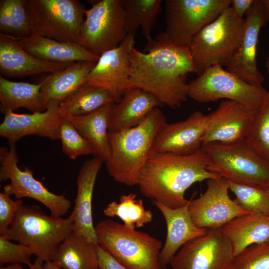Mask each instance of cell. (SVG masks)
<instances>
[{
	"instance_id": "obj_26",
	"label": "cell",
	"mask_w": 269,
	"mask_h": 269,
	"mask_svg": "<svg viewBox=\"0 0 269 269\" xmlns=\"http://www.w3.org/2000/svg\"><path fill=\"white\" fill-rule=\"evenodd\" d=\"M162 105L153 95L138 88H133L116 103L109 132L121 131L135 127L153 109Z\"/></svg>"
},
{
	"instance_id": "obj_32",
	"label": "cell",
	"mask_w": 269,
	"mask_h": 269,
	"mask_svg": "<svg viewBox=\"0 0 269 269\" xmlns=\"http://www.w3.org/2000/svg\"><path fill=\"white\" fill-rule=\"evenodd\" d=\"M105 216L113 218L118 217L127 227L135 229L141 228L152 220V213L144 208L142 199H137L135 193L123 194L120 202L113 201L103 210Z\"/></svg>"
},
{
	"instance_id": "obj_33",
	"label": "cell",
	"mask_w": 269,
	"mask_h": 269,
	"mask_svg": "<svg viewBox=\"0 0 269 269\" xmlns=\"http://www.w3.org/2000/svg\"><path fill=\"white\" fill-rule=\"evenodd\" d=\"M32 34L24 0H0V34L25 37Z\"/></svg>"
},
{
	"instance_id": "obj_1",
	"label": "cell",
	"mask_w": 269,
	"mask_h": 269,
	"mask_svg": "<svg viewBox=\"0 0 269 269\" xmlns=\"http://www.w3.org/2000/svg\"><path fill=\"white\" fill-rule=\"evenodd\" d=\"M131 82L153 95L163 105L176 109L188 97L187 75L198 73L188 46L173 43L163 32L147 41L144 52L131 53Z\"/></svg>"
},
{
	"instance_id": "obj_40",
	"label": "cell",
	"mask_w": 269,
	"mask_h": 269,
	"mask_svg": "<svg viewBox=\"0 0 269 269\" xmlns=\"http://www.w3.org/2000/svg\"><path fill=\"white\" fill-rule=\"evenodd\" d=\"M96 250L99 268L101 269H127L104 251L98 244L96 245Z\"/></svg>"
},
{
	"instance_id": "obj_4",
	"label": "cell",
	"mask_w": 269,
	"mask_h": 269,
	"mask_svg": "<svg viewBox=\"0 0 269 269\" xmlns=\"http://www.w3.org/2000/svg\"><path fill=\"white\" fill-rule=\"evenodd\" d=\"M95 228L98 244L126 269H163L158 239L111 219L100 221Z\"/></svg>"
},
{
	"instance_id": "obj_47",
	"label": "cell",
	"mask_w": 269,
	"mask_h": 269,
	"mask_svg": "<svg viewBox=\"0 0 269 269\" xmlns=\"http://www.w3.org/2000/svg\"><path fill=\"white\" fill-rule=\"evenodd\" d=\"M99 269H101L100 268H99Z\"/></svg>"
},
{
	"instance_id": "obj_13",
	"label": "cell",
	"mask_w": 269,
	"mask_h": 269,
	"mask_svg": "<svg viewBox=\"0 0 269 269\" xmlns=\"http://www.w3.org/2000/svg\"><path fill=\"white\" fill-rule=\"evenodd\" d=\"M234 255L232 246L221 229L184 244L169 265L172 269H227Z\"/></svg>"
},
{
	"instance_id": "obj_31",
	"label": "cell",
	"mask_w": 269,
	"mask_h": 269,
	"mask_svg": "<svg viewBox=\"0 0 269 269\" xmlns=\"http://www.w3.org/2000/svg\"><path fill=\"white\" fill-rule=\"evenodd\" d=\"M125 15L126 34L134 36L138 28L147 41L161 11V0H122Z\"/></svg>"
},
{
	"instance_id": "obj_23",
	"label": "cell",
	"mask_w": 269,
	"mask_h": 269,
	"mask_svg": "<svg viewBox=\"0 0 269 269\" xmlns=\"http://www.w3.org/2000/svg\"><path fill=\"white\" fill-rule=\"evenodd\" d=\"M6 37L30 54L46 61L62 63L97 62L99 58L80 45L62 42L35 34L25 37Z\"/></svg>"
},
{
	"instance_id": "obj_2",
	"label": "cell",
	"mask_w": 269,
	"mask_h": 269,
	"mask_svg": "<svg viewBox=\"0 0 269 269\" xmlns=\"http://www.w3.org/2000/svg\"><path fill=\"white\" fill-rule=\"evenodd\" d=\"M221 177L209 171L201 148L187 155L168 152L154 153L140 173L137 185L141 193L152 200L171 208L187 205L185 191L193 184Z\"/></svg>"
},
{
	"instance_id": "obj_20",
	"label": "cell",
	"mask_w": 269,
	"mask_h": 269,
	"mask_svg": "<svg viewBox=\"0 0 269 269\" xmlns=\"http://www.w3.org/2000/svg\"><path fill=\"white\" fill-rule=\"evenodd\" d=\"M103 160L95 156L85 162L76 179L77 194L73 209L69 216L72 222V232L90 242L97 245L92 213V200L95 181Z\"/></svg>"
},
{
	"instance_id": "obj_27",
	"label": "cell",
	"mask_w": 269,
	"mask_h": 269,
	"mask_svg": "<svg viewBox=\"0 0 269 269\" xmlns=\"http://www.w3.org/2000/svg\"><path fill=\"white\" fill-rule=\"evenodd\" d=\"M97 62H76L64 70L49 73L40 82V91L45 99L46 107L51 104L59 106L66 98L84 85Z\"/></svg>"
},
{
	"instance_id": "obj_7",
	"label": "cell",
	"mask_w": 269,
	"mask_h": 269,
	"mask_svg": "<svg viewBox=\"0 0 269 269\" xmlns=\"http://www.w3.org/2000/svg\"><path fill=\"white\" fill-rule=\"evenodd\" d=\"M245 18H239L231 6L205 26L188 46L198 74L215 65L228 66L242 40Z\"/></svg>"
},
{
	"instance_id": "obj_30",
	"label": "cell",
	"mask_w": 269,
	"mask_h": 269,
	"mask_svg": "<svg viewBox=\"0 0 269 269\" xmlns=\"http://www.w3.org/2000/svg\"><path fill=\"white\" fill-rule=\"evenodd\" d=\"M112 102L115 101L108 91L84 84L61 102L58 110L61 116L79 117Z\"/></svg>"
},
{
	"instance_id": "obj_34",
	"label": "cell",
	"mask_w": 269,
	"mask_h": 269,
	"mask_svg": "<svg viewBox=\"0 0 269 269\" xmlns=\"http://www.w3.org/2000/svg\"><path fill=\"white\" fill-rule=\"evenodd\" d=\"M245 139L269 164V91L262 105L256 111Z\"/></svg>"
},
{
	"instance_id": "obj_9",
	"label": "cell",
	"mask_w": 269,
	"mask_h": 269,
	"mask_svg": "<svg viewBox=\"0 0 269 269\" xmlns=\"http://www.w3.org/2000/svg\"><path fill=\"white\" fill-rule=\"evenodd\" d=\"M188 86V97L198 103L226 99L254 110L261 107L268 93L263 86L248 83L219 65L205 69Z\"/></svg>"
},
{
	"instance_id": "obj_43",
	"label": "cell",
	"mask_w": 269,
	"mask_h": 269,
	"mask_svg": "<svg viewBox=\"0 0 269 269\" xmlns=\"http://www.w3.org/2000/svg\"><path fill=\"white\" fill-rule=\"evenodd\" d=\"M44 262L39 258H36L29 269H43Z\"/></svg>"
},
{
	"instance_id": "obj_41",
	"label": "cell",
	"mask_w": 269,
	"mask_h": 269,
	"mask_svg": "<svg viewBox=\"0 0 269 269\" xmlns=\"http://www.w3.org/2000/svg\"><path fill=\"white\" fill-rule=\"evenodd\" d=\"M255 0H231V7L235 14L240 19H244V15L251 7Z\"/></svg>"
},
{
	"instance_id": "obj_29",
	"label": "cell",
	"mask_w": 269,
	"mask_h": 269,
	"mask_svg": "<svg viewBox=\"0 0 269 269\" xmlns=\"http://www.w3.org/2000/svg\"><path fill=\"white\" fill-rule=\"evenodd\" d=\"M96 245L72 232L60 244L52 261L62 269H99Z\"/></svg>"
},
{
	"instance_id": "obj_14",
	"label": "cell",
	"mask_w": 269,
	"mask_h": 269,
	"mask_svg": "<svg viewBox=\"0 0 269 269\" xmlns=\"http://www.w3.org/2000/svg\"><path fill=\"white\" fill-rule=\"evenodd\" d=\"M134 36L127 34L119 46L104 53L88 74L86 83L108 91L116 103L135 88L131 82V53Z\"/></svg>"
},
{
	"instance_id": "obj_11",
	"label": "cell",
	"mask_w": 269,
	"mask_h": 269,
	"mask_svg": "<svg viewBox=\"0 0 269 269\" xmlns=\"http://www.w3.org/2000/svg\"><path fill=\"white\" fill-rule=\"evenodd\" d=\"M231 0H166L164 1L167 39L189 46L205 26L230 6Z\"/></svg>"
},
{
	"instance_id": "obj_44",
	"label": "cell",
	"mask_w": 269,
	"mask_h": 269,
	"mask_svg": "<svg viewBox=\"0 0 269 269\" xmlns=\"http://www.w3.org/2000/svg\"><path fill=\"white\" fill-rule=\"evenodd\" d=\"M266 20L269 22V0H263Z\"/></svg>"
},
{
	"instance_id": "obj_16",
	"label": "cell",
	"mask_w": 269,
	"mask_h": 269,
	"mask_svg": "<svg viewBox=\"0 0 269 269\" xmlns=\"http://www.w3.org/2000/svg\"><path fill=\"white\" fill-rule=\"evenodd\" d=\"M266 23L263 0H255L246 14L240 44L226 69L247 83L260 87L265 78L257 66V50L260 30Z\"/></svg>"
},
{
	"instance_id": "obj_38",
	"label": "cell",
	"mask_w": 269,
	"mask_h": 269,
	"mask_svg": "<svg viewBox=\"0 0 269 269\" xmlns=\"http://www.w3.org/2000/svg\"><path fill=\"white\" fill-rule=\"evenodd\" d=\"M32 250L20 243L15 244L5 237L0 235V264H25L31 267L33 264Z\"/></svg>"
},
{
	"instance_id": "obj_17",
	"label": "cell",
	"mask_w": 269,
	"mask_h": 269,
	"mask_svg": "<svg viewBox=\"0 0 269 269\" xmlns=\"http://www.w3.org/2000/svg\"><path fill=\"white\" fill-rule=\"evenodd\" d=\"M256 110L230 100L222 101L208 114V123L202 146L219 142L231 143L245 139Z\"/></svg>"
},
{
	"instance_id": "obj_36",
	"label": "cell",
	"mask_w": 269,
	"mask_h": 269,
	"mask_svg": "<svg viewBox=\"0 0 269 269\" xmlns=\"http://www.w3.org/2000/svg\"><path fill=\"white\" fill-rule=\"evenodd\" d=\"M58 135L61 141L62 151L69 158L75 159L82 155H94L90 143L65 117L61 116L60 119Z\"/></svg>"
},
{
	"instance_id": "obj_15",
	"label": "cell",
	"mask_w": 269,
	"mask_h": 269,
	"mask_svg": "<svg viewBox=\"0 0 269 269\" xmlns=\"http://www.w3.org/2000/svg\"><path fill=\"white\" fill-rule=\"evenodd\" d=\"M228 181L222 178L209 179L205 192L191 199L189 212L192 221L200 228H221L234 218L251 213L243 210L229 195Z\"/></svg>"
},
{
	"instance_id": "obj_5",
	"label": "cell",
	"mask_w": 269,
	"mask_h": 269,
	"mask_svg": "<svg viewBox=\"0 0 269 269\" xmlns=\"http://www.w3.org/2000/svg\"><path fill=\"white\" fill-rule=\"evenodd\" d=\"M72 232V222L48 215L37 205H22L3 236L28 247L36 258L53 261L64 239Z\"/></svg>"
},
{
	"instance_id": "obj_12",
	"label": "cell",
	"mask_w": 269,
	"mask_h": 269,
	"mask_svg": "<svg viewBox=\"0 0 269 269\" xmlns=\"http://www.w3.org/2000/svg\"><path fill=\"white\" fill-rule=\"evenodd\" d=\"M18 162L15 144H9V147H0V181L10 180L4 186L3 192L14 195L17 199L27 197L36 200L46 207L53 216L61 217L66 214L71 207V202L64 194L50 191L34 177L29 167L25 166L21 170Z\"/></svg>"
},
{
	"instance_id": "obj_46",
	"label": "cell",
	"mask_w": 269,
	"mask_h": 269,
	"mask_svg": "<svg viewBox=\"0 0 269 269\" xmlns=\"http://www.w3.org/2000/svg\"><path fill=\"white\" fill-rule=\"evenodd\" d=\"M265 64H266V68L267 72L269 75V55L268 56V57H267L266 59Z\"/></svg>"
},
{
	"instance_id": "obj_3",
	"label": "cell",
	"mask_w": 269,
	"mask_h": 269,
	"mask_svg": "<svg viewBox=\"0 0 269 269\" xmlns=\"http://www.w3.org/2000/svg\"><path fill=\"white\" fill-rule=\"evenodd\" d=\"M166 123L163 112L156 107L137 126L109 132L111 155L106 166L116 181L128 186L137 185L141 171L154 153L157 134Z\"/></svg>"
},
{
	"instance_id": "obj_37",
	"label": "cell",
	"mask_w": 269,
	"mask_h": 269,
	"mask_svg": "<svg viewBox=\"0 0 269 269\" xmlns=\"http://www.w3.org/2000/svg\"><path fill=\"white\" fill-rule=\"evenodd\" d=\"M227 269H269V244L247 248L233 257Z\"/></svg>"
},
{
	"instance_id": "obj_18",
	"label": "cell",
	"mask_w": 269,
	"mask_h": 269,
	"mask_svg": "<svg viewBox=\"0 0 269 269\" xmlns=\"http://www.w3.org/2000/svg\"><path fill=\"white\" fill-rule=\"evenodd\" d=\"M208 123V115L200 111L193 112L184 121L166 123L157 134L154 153L187 155L197 152L202 147Z\"/></svg>"
},
{
	"instance_id": "obj_21",
	"label": "cell",
	"mask_w": 269,
	"mask_h": 269,
	"mask_svg": "<svg viewBox=\"0 0 269 269\" xmlns=\"http://www.w3.org/2000/svg\"><path fill=\"white\" fill-rule=\"evenodd\" d=\"M190 201L187 205L176 208H169L161 203L153 201L162 214L166 225V239L160 254L163 267L170 264L178 250L184 244L208 232L206 229L198 227L192 221L189 212Z\"/></svg>"
},
{
	"instance_id": "obj_22",
	"label": "cell",
	"mask_w": 269,
	"mask_h": 269,
	"mask_svg": "<svg viewBox=\"0 0 269 269\" xmlns=\"http://www.w3.org/2000/svg\"><path fill=\"white\" fill-rule=\"evenodd\" d=\"M73 63L40 60L24 51L10 38L0 34V73L5 78L53 73L64 70Z\"/></svg>"
},
{
	"instance_id": "obj_35",
	"label": "cell",
	"mask_w": 269,
	"mask_h": 269,
	"mask_svg": "<svg viewBox=\"0 0 269 269\" xmlns=\"http://www.w3.org/2000/svg\"><path fill=\"white\" fill-rule=\"evenodd\" d=\"M235 202L244 210L269 215V189L228 181Z\"/></svg>"
},
{
	"instance_id": "obj_8",
	"label": "cell",
	"mask_w": 269,
	"mask_h": 269,
	"mask_svg": "<svg viewBox=\"0 0 269 269\" xmlns=\"http://www.w3.org/2000/svg\"><path fill=\"white\" fill-rule=\"evenodd\" d=\"M33 34L80 45L85 5L78 0H24Z\"/></svg>"
},
{
	"instance_id": "obj_45",
	"label": "cell",
	"mask_w": 269,
	"mask_h": 269,
	"mask_svg": "<svg viewBox=\"0 0 269 269\" xmlns=\"http://www.w3.org/2000/svg\"><path fill=\"white\" fill-rule=\"evenodd\" d=\"M0 269H23V267L21 264H13L6 267H1Z\"/></svg>"
},
{
	"instance_id": "obj_25",
	"label": "cell",
	"mask_w": 269,
	"mask_h": 269,
	"mask_svg": "<svg viewBox=\"0 0 269 269\" xmlns=\"http://www.w3.org/2000/svg\"><path fill=\"white\" fill-rule=\"evenodd\" d=\"M115 105L116 103L112 102L84 116L65 117L90 143L94 150L95 156L100 157L104 162L111 155L108 133Z\"/></svg>"
},
{
	"instance_id": "obj_39",
	"label": "cell",
	"mask_w": 269,
	"mask_h": 269,
	"mask_svg": "<svg viewBox=\"0 0 269 269\" xmlns=\"http://www.w3.org/2000/svg\"><path fill=\"white\" fill-rule=\"evenodd\" d=\"M22 205V199L13 200L10 195L0 193V235L3 236L7 233Z\"/></svg>"
},
{
	"instance_id": "obj_19",
	"label": "cell",
	"mask_w": 269,
	"mask_h": 269,
	"mask_svg": "<svg viewBox=\"0 0 269 269\" xmlns=\"http://www.w3.org/2000/svg\"><path fill=\"white\" fill-rule=\"evenodd\" d=\"M58 108V105L51 104L43 112L17 114L7 112L0 125V135L7 139L9 144H15L27 135L59 139L58 129L61 116Z\"/></svg>"
},
{
	"instance_id": "obj_24",
	"label": "cell",
	"mask_w": 269,
	"mask_h": 269,
	"mask_svg": "<svg viewBox=\"0 0 269 269\" xmlns=\"http://www.w3.org/2000/svg\"><path fill=\"white\" fill-rule=\"evenodd\" d=\"M220 229L230 242L234 256L251 246L269 244V215L251 213L241 215Z\"/></svg>"
},
{
	"instance_id": "obj_42",
	"label": "cell",
	"mask_w": 269,
	"mask_h": 269,
	"mask_svg": "<svg viewBox=\"0 0 269 269\" xmlns=\"http://www.w3.org/2000/svg\"><path fill=\"white\" fill-rule=\"evenodd\" d=\"M43 269H62L53 261H50L44 263Z\"/></svg>"
},
{
	"instance_id": "obj_28",
	"label": "cell",
	"mask_w": 269,
	"mask_h": 269,
	"mask_svg": "<svg viewBox=\"0 0 269 269\" xmlns=\"http://www.w3.org/2000/svg\"><path fill=\"white\" fill-rule=\"evenodd\" d=\"M42 83L13 82L0 75V110L4 114L24 108L31 113L47 110L45 99L41 92Z\"/></svg>"
},
{
	"instance_id": "obj_10",
	"label": "cell",
	"mask_w": 269,
	"mask_h": 269,
	"mask_svg": "<svg viewBox=\"0 0 269 269\" xmlns=\"http://www.w3.org/2000/svg\"><path fill=\"white\" fill-rule=\"evenodd\" d=\"M92 7L85 11L80 45L100 57L120 45L127 35L122 0H90Z\"/></svg>"
},
{
	"instance_id": "obj_6",
	"label": "cell",
	"mask_w": 269,
	"mask_h": 269,
	"mask_svg": "<svg viewBox=\"0 0 269 269\" xmlns=\"http://www.w3.org/2000/svg\"><path fill=\"white\" fill-rule=\"evenodd\" d=\"M207 169L228 181L269 189V164L245 139L202 147Z\"/></svg>"
}]
</instances>
